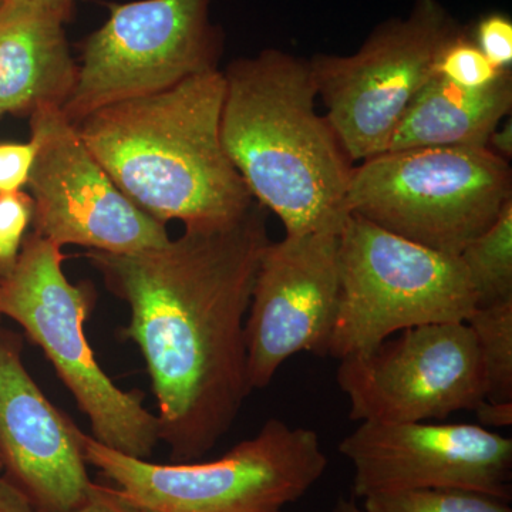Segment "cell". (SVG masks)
<instances>
[{"instance_id":"obj_25","label":"cell","mask_w":512,"mask_h":512,"mask_svg":"<svg viewBox=\"0 0 512 512\" xmlns=\"http://www.w3.org/2000/svg\"><path fill=\"white\" fill-rule=\"evenodd\" d=\"M0 512H39L26 494L5 474H0Z\"/></svg>"},{"instance_id":"obj_24","label":"cell","mask_w":512,"mask_h":512,"mask_svg":"<svg viewBox=\"0 0 512 512\" xmlns=\"http://www.w3.org/2000/svg\"><path fill=\"white\" fill-rule=\"evenodd\" d=\"M70 512H153L126 497L119 488L93 483L86 500Z\"/></svg>"},{"instance_id":"obj_30","label":"cell","mask_w":512,"mask_h":512,"mask_svg":"<svg viewBox=\"0 0 512 512\" xmlns=\"http://www.w3.org/2000/svg\"><path fill=\"white\" fill-rule=\"evenodd\" d=\"M0 473H2V464H0Z\"/></svg>"},{"instance_id":"obj_12","label":"cell","mask_w":512,"mask_h":512,"mask_svg":"<svg viewBox=\"0 0 512 512\" xmlns=\"http://www.w3.org/2000/svg\"><path fill=\"white\" fill-rule=\"evenodd\" d=\"M340 296L339 232L285 235L259 261L245 319L249 389L298 353L329 356Z\"/></svg>"},{"instance_id":"obj_27","label":"cell","mask_w":512,"mask_h":512,"mask_svg":"<svg viewBox=\"0 0 512 512\" xmlns=\"http://www.w3.org/2000/svg\"><path fill=\"white\" fill-rule=\"evenodd\" d=\"M33 5L53 13L57 18L63 20L64 23L72 19L74 0H28Z\"/></svg>"},{"instance_id":"obj_6","label":"cell","mask_w":512,"mask_h":512,"mask_svg":"<svg viewBox=\"0 0 512 512\" xmlns=\"http://www.w3.org/2000/svg\"><path fill=\"white\" fill-rule=\"evenodd\" d=\"M511 200L510 161L490 148H412L384 151L353 167L346 210L458 256Z\"/></svg>"},{"instance_id":"obj_4","label":"cell","mask_w":512,"mask_h":512,"mask_svg":"<svg viewBox=\"0 0 512 512\" xmlns=\"http://www.w3.org/2000/svg\"><path fill=\"white\" fill-rule=\"evenodd\" d=\"M63 259L62 248L30 234L13 265L0 271V316L45 352L89 417L94 440L148 460L161 441L157 414L144 407L143 393L124 392L97 363L84 330L96 295L89 284L69 282Z\"/></svg>"},{"instance_id":"obj_15","label":"cell","mask_w":512,"mask_h":512,"mask_svg":"<svg viewBox=\"0 0 512 512\" xmlns=\"http://www.w3.org/2000/svg\"><path fill=\"white\" fill-rule=\"evenodd\" d=\"M62 19L28 0L0 5V109L30 114L42 106L62 109L76 84Z\"/></svg>"},{"instance_id":"obj_23","label":"cell","mask_w":512,"mask_h":512,"mask_svg":"<svg viewBox=\"0 0 512 512\" xmlns=\"http://www.w3.org/2000/svg\"><path fill=\"white\" fill-rule=\"evenodd\" d=\"M36 146L28 143H0V195L22 191L28 185Z\"/></svg>"},{"instance_id":"obj_18","label":"cell","mask_w":512,"mask_h":512,"mask_svg":"<svg viewBox=\"0 0 512 512\" xmlns=\"http://www.w3.org/2000/svg\"><path fill=\"white\" fill-rule=\"evenodd\" d=\"M467 325L480 353L485 402L512 406V299L476 308Z\"/></svg>"},{"instance_id":"obj_11","label":"cell","mask_w":512,"mask_h":512,"mask_svg":"<svg viewBox=\"0 0 512 512\" xmlns=\"http://www.w3.org/2000/svg\"><path fill=\"white\" fill-rule=\"evenodd\" d=\"M29 119L36 146L28 180L33 234L59 248L79 245L116 255L170 241L165 225L114 184L60 107H37Z\"/></svg>"},{"instance_id":"obj_29","label":"cell","mask_w":512,"mask_h":512,"mask_svg":"<svg viewBox=\"0 0 512 512\" xmlns=\"http://www.w3.org/2000/svg\"><path fill=\"white\" fill-rule=\"evenodd\" d=\"M2 116H3V111H2V109H0V117H2Z\"/></svg>"},{"instance_id":"obj_28","label":"cell","mask_w":512,"mask_h":512,"mask_svg":"<svg viewBox=\"0 0 512 512\" xmlns=\"http://www.w3.org/2000/svg\"><path fill=\"white\" fill-rule=\"evenodd\" d=\"M335 512H363L362 508L355 503V501L339 500L336 504Z\"/></svg>"},{"instance_id":"obj_3","label":"cell","mask_w":512,"mask_h":512,"mask_svg":"<svg viewBox=\"0 0 512 512\" xmlns=\"http://www.w3.org/2000/svg\"><path fill=\"white\" fill-rule=\"evenodd\" d=\"M222 73V144L252 198L285 235L340 232L355 165L319 114L309 59L265 49Z\"/></svg>"},{"instance_id":"obj_10","label":"cell","mask_w":512,"mask_h":512,"mask_svg":"<svg viewBox=\"0 0 512 512\" xmlns=\"http://www.w3.org/2000/svg\"><path fill=\"white\" fill-rule=\"evenodd\" d=\"M372 352L340 360L336 380L350 420L423 423L477 412L485 382L467 322L430 323L396 333Z\"/></svg>"},{"instance_id":"obj_22","label":"cell","mask_w":512,"mask_h":512,"mask_svg":"<svg viewBox=\"0 0 512 512\" xmlns=\"http://www.w3.org/2000/svg\"><path fill=\"white\" fill-rule=\"evenodd\" d=\"M483 55L501 72L512 70V20L503 12H488L467 28Z\"/></svg>"},{"instance_id":"obj_9","label":"cell","mask_w":512,"mask_h":512,"mask_svg":"<svg viewBox=\"0 0 512 512\" xmlns=\"http://www.w3.org/2000/svg\"><path fill=\"white\" fill-rule=\"evenodd\" d=\"M214 0L111 3L109 19L80 45L76 84L62 111L76 126L94 111L220 69L224 33Z\"/></svg>"},{"instance_id":"obj_26","label":"cell","mask_w":512,"mask_h":512,"mask_svg":"<svg viewBox=\"0 0 512 512\" xmlns=\"http://www.w3.org/2000/svg\"><path fill=\"white\" fill-rule=\"evenodd\" d=\"M487 147L498 157L505 161L512 158V121L508 119L497 127V130L488 138Z\"/></svg>"},{"instance_id":"obj_1","label":"cell","mask_w":512,"mask_h":512,"mask_svg":"<svg viewBox=\"0 0 512 512\" xmlns=\"http://www.w3.org/2000/svg\"><path fill=\"white\" fill-rule=\"evenodd\" d=\"M269 242L268 211L255 202L231 224L184 228L160 248L86 254L130 306L123 335L146 360L174 463L210 453L251 393L245 319Z\"/></svg>"},{"instance_id":"obj_7","label":"cell","mask_w":512,"mask_h":512,"mask_svg":"<svg viewBox=\"0 0 512 512\" xmlns=\"http://www.w3.org/2000/svg\"><path fill=\"white\" fill-rule=\"evenodd\" d=\"M340 296L329 356L365 355L402 330L467 322L476 311L460 256L348 214L339 232Z\"/></svg>"},{"instance_id":"obj_19","label":"cell","mask_w":512,"mask_h":512,"mask_svg":"<svg viewBox=\"0 0 512 512\" xmlns=\"http://www.w3.org/2000/svg\"><path fill=\"white\" fill-rule=\"evenodd\" d=\"M510 501L478 491H402L363 498V512H512Z\"/></svg>"},{"instance_id":"obj_14","label":"cell","mask_w":512,"mask_h":512,"mask_svg":"<svg viewBox=\"0 0 512 512\" xmlns=\"http://www.w3.org/2000/svg\"><path fill=\"white\" fill-rule=\"evenodd\" d=\"M82 431L23 365L22 340L0 329V464L39 512H70L90 493Z\"/></svg>"},{"instance_id":"obj_5","label":"cell","mask_w":512,"mask_h":512,"mask_svg":"<svg viewBox=\"0 0 512 512\" xmlns=\"http://www.w3.org/2000/svg\"><path fill=\"white\" fill-rule=\"evenodd\" d=\"M83 456L134 503L153 512H284L328 468L316 431L266 421L252 439L205 463L157 464L82 433Z\"/></svg>"},{"instance_id":"obj_31","label":"cell","mask_w":512,"mask_h":512,"mask_svg":"<svg viewBox=\"0 0 512 512\" xmlns=\"http://www.w3.org/2000/svg\"><path fill=\"white\" fill-rule=\"evenodd\" d=\"M0 5H2V3H0Z\"/></svg>"},{"instance_id":"obj_17","label":"cell","mask_w":512,"mask_h":512,"mask_svg":"<svg viewBox=\"0 0 512 512\" xmlns=\"http://www.w3.org/2000/svg\"><path fill=\"white\" fill-rule=\"evenodd\" d=\"M458 256L473 286L477 308L512 299V200Z\"/></svg>"},{"instance_id":"obj_13","label":"cell","mask_w":512,"mask_h":512,"mask_svg":"<svg viewBox=\"0 0 512 512\" xmlns=\"http://www.w3.org/2000/svg\"><path fill=\"white\" fill-rule=\"evenodd\" d=\"M339 451L362 500L443 488L511 500L512 440L476 424L360 423Z\"/></svg>"},{"instance_id":"obj_8","label":"cell","mask_w":512,"mask_h":512,"mask_svg":"<svg viewBox=\"0 0 512 512\" xmlns=\"http://www.w3.org/2000/svg\"><path fill=\"white\" fill-rule=\"evenodd\" d=\"M461 29L440 0H414L409 15L379 23L352 55L309 59L325 116L353 163L387 150L410 104L436 74L441 49Z\"/></svg>"},{"instance_id":"obj_21","label":"cell","mask_w":512,"mask_h":512,"mask_svg":"<svg viewBox=\"0 0 512 512\" xmlns=\"http://www.w3.org/2000/svg\"><path fill=\"white\" fill-rule=\"evenodd\" d=\"M33 220V200L25 191L0 195V271L18 258Z\"/></svg>"},{"instance_id":"obj_16","label":"cell","mask_w":512,"mask_h":512,"mask_svg":"<svg viewBox=\"0 0 512 512\" xmlns=\"http://www.w3.org/2000/svg\"><path fill=\"white\" fill-rule=\"evenodd\" d=\"M512 109V72L483 89H464L434 74L410 104L386 151L487 147Z\"/></svg>"},{"instance_id":"obj_20","label":"cell","mask_w":512,"mask_h":512,"mask_svg":"<svg viewBox=\"0 0 512 512\" xmlns=\"http://www.w3.org/2000/svg\"><path fill=\"white\" fill-rule=\"evenodd\" d=\"M503 73L478 49L467 28L451 37L437 57V76L464 89H483Z\"/></svg>"},{"instance_id":"obj_2","label":"cell","mask_w":512,"mask_h":512,"mask_svg":"<svg viewBox=\"0 0 512 512\" xmlns=\"http://www.w3.org/2000/svg\"><path fill=\"white\" fill-rule=\"evenodd\" d=\"M221 69L164 92L111 104L76 124L128 200L185 229L224 227L255 204L221 138Z\"/></svg>"}]
</instances>
